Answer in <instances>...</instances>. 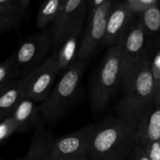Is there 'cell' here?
<instances>
[{"instance_id":"cell-22","label":"cell","mask_w":160,"mask_h":160,"mask_svg":"<svg viewBox=\"0 0 160 160\" xmlns=\"http://www.w3.org/2000/svg\"><path fill=\"white\" fill-rule=\"evenodd\" d=\"M17 123L12 117H6L0 123V142L4 145L12 134L17 133Z\"/></svg>"},{"instance_id":"cell-27","label":"cell","mask_w":160,"mask_h":160,"mask_svg":"<svg viewBox=\"0 0 160 160\" xmlns=\"http://www.w3.org/2000/svg\"><path fill=\"white\" fill-rule=\"evenodd\" d=\"M63 160H91L90 157L88 156H76V157L69 158Z\"/></svg>"},{"instance_id":"cell-28","label":"cell","mask_w":160,"mask_h":160,"mask_svg":"<svg viewBox=\"0 0 160 160\" xmlns=\"http://www.w3.org/2000/svg\"><path fill=\"white\" fill-rule=\"evenodd\" d=\"M154 102L156 103L160 107V88L157 89L156 92V96H155Z\"/></svg>"},{"instance_id":"cell-2","label":"cell","mask_w":160,"mask_h":160,"mask_svg":"<svg viewBox=\"0 0 160 160\" xmlns=\"http://www.w3.org/2000/svg\"><path fill=\"white\" fill-rule=\"evenodd\" d=\"M136 132L119 118L97 123L88 156L91 160H127L138 145Z\"/></svg>"},{"instance_id":"cell-16","label":"cell","mask_w":160,"mask_h":160,"mask_svg":"<svg viewBox=\"0 0 160 160\" xmlns=\"http://www.w3.org/2000/svg\"><path fill=\"white\" fill-rule=\"evenodd\" d=\"M27 96L26 84L23 78H20L0 92V119L11 117L17 106Z\"/></svg>"},{"instance_id":"cell-8","label":"cell","mask_w":160,"mask_h":160,"mask_svg":"<svg viewBox=\"0 0 160 160\" xmlns=\"http://www.w3.org/2000/svg\"><path fill=\"white\" fill-rule=\"evenodd\" d=\"M120 45L122 46L121 68L123 82L134 68L148 56L147 48L149 44L138 17L134 19Z\"/></svg>"},{"instance_id":"cell-25","label":"cell","mask_w":160,"mask_h":160,"mask_svg":"<svg viewBox=\"0 0 160 160\" xmlns=\"http://www.w3.org/2000/svg\"><path fill=\"white\" fill-rule=\"evenodd\" d=\"M127 160H151L150 158L148 157V155L146 154V152L144 150L143 147L142 145H140L139 144H138L134 148V149L132 150V152H131V154L128 156V159Z\"/></svg>"},{"instance_id":"cell-6","label":"cell","mask_w":160,"mask_h":160,"mask_svg":"<svg viewBox=\"0 0 160 160\" xmlns=\"http://www.w3.org/2000/svg\"><path fill=\"white\" fill-rule=\"evenodd\" d=\"M53 45L51 33L46 30L38 34L25 37L13 53L17 66L21 72V78L28 77L38 68L48 58Z\"/></svg>"},{"instance_id":"cell-5","label":"cell","mask_w":160,"mask_h":160,"mask_svg":"<svg viewBox=\"0 0 160 160\" xmlns=\"http://www.w3.org/2000/svg\"><path fill=\"white\" fill-rule=\"evenodd\" d=\"M88 0H65L50 33L54 48L73 36L81 35L88 13Z\"/></svg>"},{"instance_id":"cell-17","label":"cell","mask_w":160,"mask_h":160,"mask_svg":"<svg viewBox=\"0 0 160 160\" xmlns=\"http://www.w3.org/2000/svg\"><path fill=\"white\" fill-rule=\"evenodd\" d=\"M81 38V35L73 36L65 40L55 48L53 52L56 56L59 75L63 74L64 72L78 60Z\"/></svg>"},{"instance_id":"cell-23","label":"cell","mask_w":160,"mask_h":160,"mask_svg":"<svg viewBox=\"0 0 160 160\" xmlns=\"http://www.w3.org/2000/svg\"><path fill=\"white\" fill-rule=\"evenodd\" d=\"M151 70L156 85V90L160 88V48L151 59Z\"/></svg>"},{"instance_id":"cell-13","label":"cell","mask_w":160,"mask_h":160,"mask_svg":"<svg viewBox=\"0 0 160 160\" xmlns=\"http://www.w3.org/2000/svg\"><path fill=\"white\" fill-rule=\"evenodd\" d=\"M17 123V133H24L44 126L40 107L31 98H26L17 106L11 116Z\"/></svg>"},{"instance_id":"cell-12","label":"cell","mask_w":160,"mask_h":160,"mask_svg":"<svg viewBox=\"0 0 160 160\" xmlns=\"http://www.w3.org/2000/svg\"><path fill=\"white\" fill-rule=\"evenodd\" d=\"M29 0H0V33L17 29L29 19Z\"/></svg>"},{"instance_id":"cell-9","label":"cell","mask_w":160,"mask_h":160,"mask_svg":"<svg viewBox=\"0 0 160 160\" xmlns=\"http://www.w3.org/2000/svg\"><path fill=\"white\" fill-rule=\"evenodd\" d=\"M96 124L88 125L71 134L57 138L48 160H63L76 156H88Z\"/></svg>"},{"instance_id":"cell-20","label":"cell","mask_w":160,"mask_h":160,"mask_svg":"<svg viewBox=\"0 0 160 160\" xmlns=\"http://www.w3.org/2000/svg\"><path fill=\"white\" fill-rule=\"evenodd\" d=\"M20 78H21V72L12 53L0 66V92Z\"/></svg>"},{"instance_id":"cell-1","label":"cell","mask_w":160,"mask_h":160,"mask_svg":"<svg viewBox=\"0 0 160 160\" xmlns=\"http://www.w3.org/2000/svg\"><path fill=\"white\" fill-rule=\"evenodd\" d=\"M122 95L117 105V118L136 132L139 123L154 103L156 85L149 56L122 82Z\"/></svg>"},{"instance_id":"cell-15","label":"cell","mask_w":160,"mask_h":160,"mask_svg":"<svg viewBox=\"0 0 160 160\" xmlns=\"http://www.w3.org/2000/svg\"><path fill=\"white\" fill-rule=\"evenodd\" d=\"M138 143L145 147L160 138V107L153 103L136 130Z\"/></svg>"},{"instance_id":"cell-7","label":"cell","mask_w":160,"mask_h":160,"mask_svg":"<svg viewBox=\"0 0 160 160\" xmlns=\"http://www.w3.org/2000/svg\"><path fill=\"white\" fill-rule=\"evenodd\" d=\"M114 1L109 0L98 9H88V18L84 34L81 38L78 59L88 62L104 45L108 17Z\"/></svg>"},{"instance_id":"cell-3","label":"cell","mask_w":160,"mask_h":160,"mask_svg":"<svg viewBox=\"0 0 160 160\" xmlns=\"http://www.w3.org/2000/svg\"><path fill=\"white\" fill-rule=\"evenodd\" d=\"M88 62L77 60L66 70L48 98L39 104L45 123H56L63 118L78 101L83 73Z\"/></svg>"},{"instance_id":"cell-29","label":"cell","mask_w":160,"mask_h":160,"mask_svg":"<svg viewBox=\"0 0 160 160\" xmlns=\"http://www.w3.org/2000/svg\"><path fill=\"white\" fill-rule=\"evenodd\" d=\"M1 160H5V159H1ZM13 160H23V159H13Z\"/></svg>"},{"instance_id":"cell-26","label":"cell","mask_w":160,"mask_h":160,"mask_svg":"<svg viewBox=\"0 0 160 160\" xmlns=\"http://www.w3.org/2000/svg\"><path fill=\"white\" fill-rule=\"evenodd\" d=\"M109 0H88V9H98L107 3Z\"/></svg>"},{"instance_id":"cell-10","label":"cell","mask_w":160,"mask_h":160,"mask_svg":"<svg viewBox=\"0 0 160 160\" xmlns=\"http://www.w3.org/2000/svg\"><path fill=\"white\" fill-rule=\"evenodd\" d=\"M59 75L56 56L52 53L38 68L24 78L27 96L35 102H43L52 92L55 79Z\"/></svg>"},{"instance_id":"cell-4","label":"cell","mask_w":160,"mask_h":160,"mask_svg":"<svg viewBox=\"0 0 160 160\" xmlns=\"http://www.w3.org/2000/svg\"><path fill=\"white\" fill-rule=\"evenodd\" d=\"M121 45L110 47L92 76L88 94L93 112H102L121 88Z\"/></svg>"},{"instance_id":"cell-11","label":"cell","mask_w":160,"mask_h":160,"mask_svg":"<svg viewBox=\"0 0 160 160\" xmlns=\"http://www.w3.org/2000/svg\"><path fill=\"white\" fill-rule=\"evenodd\" d=\"M136 17L123 1H114L108 17L104 45L109 48L120 45Z\"/></svg>"},{"instance_id":"cell-19","label":"cell","mask_w":160,"mask_h":160,"mask_svg":"<svg viewBox=\"0 0 160 160\" xmlns=\"http://www.w3.org/2000/svg\"><path fill=\"white\" fill-rule=\"evenodd\" d=\"M65 0H49L42 2L38 12L36 26L38 29L45 31L51 27L59 15Z\"/></svg>"},{"instance_id":"cell-24","label":"cell","mask_w":160,"mask_h":160,"mask_svg":"<svg viewBox=\"0 0 160 160\" xmlns=\"http://www.w3.org/2000/svg\"><path fill=\"white\" fill-rule=\"evenodd\" d=\"M144 150L151 160H160V138L146 146Z\"/></svg>"},{"instance_id":"cell-18","label":"cell","mask_w":160,"mask_h":160,"mask_svg":"<svg viewBox=\"0 0 160 160\" xmlns=\"http://www.w3.org/2000/svg\"><path fill=\"white\" fill-rule=\"evenodd\" d=\"M141 25L148 38V44L160 48V2L138 17Z\"/></svg>"},{"instance_id":"cell-21","label":"cell","mask_w":160,"mask_h":160,"mask_svg":"<svg viewBox=\"0 0 160 160\" xmlns=\"http://www.w3.org/2000/svg\"><path fill=\"white\" fill-rule=\"evenodd\" d=\"M160 0H125L126 7L136 17H139L153 6L159 4Z\"/></svg>"},{"instance_id":"cell-14","label":"cell","mask_w":160,"mask_h":160,"mask_svg":"<svg viewBox=\"0 0 160 160\" xmlns=\"http://www.w3.org/2000/svg\"><path fill=\"white\" fill-rule=\"evenodd\" d=\"M54 133L42 126L34 131L32 141L23 160H48L53 148L55 141Z\"/></svg>"}]
</instances>
